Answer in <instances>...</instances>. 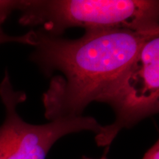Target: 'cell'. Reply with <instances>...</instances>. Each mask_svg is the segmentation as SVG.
<instances>
[{
	"instance_id": "1",
	"label": "cell",
	"mask_w": 159,
	"mask_h": 159,
	"mask_svg": "<svg viewBox=\"0 0 159 159\" xmlns=\"http://www.w3.org/2000/svg\"><path fill=\"white\" fill-rule=\"evenodd\" d=\"M35 50L30 58L43 73L58 71L43 95L49 121L83 116L85 108L136 57L156 32L111 29L86 30L80 39H66L31 30Z\"/></svg>"
},
{
	"instance_id": "2",
	"label": "cell",
	"mask_w": 159,
	"mask_h": 159,
	"mask_svg": "<svg viewBox=\"0 0 159 159\" xmlns=\"http://www.w3.org/2000/svg\"><path fill=\"white\" fill-rule=\"evenodd\" d=\"M19 22L55 36L66 30L159 31L156 0H21Z\"/></svg>"
},
{
	"instance_id": "3",
	"label": "cell",
	"mask_w": 159,
	"mask_h": 159,
	"mask_svg": "<svg viewBox=\"0 0 159 159\" xmlns=\"http://www.w3.org/2000/svg\"><path fill=\"white\" fill-rule=\"evenodd\" d=\"M115 113L114 122L95 135L99 147H109L121 130L131 128L159 111V34L146 41L136 57L97 97Z\"/></svg>"
},
{
	"instance_id": "4",
	"label": "cell",
	"mask_w": 159,
	"mask_h": 159,
	"mask_svg": "<svg viewBox=\"0 0 159 159\" xmlns=\"http://www.w3.org/2000/svg\"><path fill=\"white\" fill-rule=\"evenodd\" d=\"M0 97L5 108V119L0 125V159H46L53 144L68 134L92 131L101 125L92 116L60 118L43 125H32L18 114L16 106L27 99L23 91H15L8 72L0 83Z\"/></svg>"
},
{
	"instance_id": "5",
	"label": "cell",
	"mask_w": 159,
	"mask_h": 159,
	"mask_svg": "<svg viewBox=\"0 0 159 159\" xmlns=\"http://www.w3.org/2000/svg\"><path fill=\"white\" fill-rule=\"evenodd\" d=\"M9 42H16L33 46L32 32L30 30L26 34L19 35V36H12V35L6 34L2 28V25H0V44Z\"/></svg>"
},
{
	"instance_id": "6",
	"label": "cell",
	"mask_w": 159,
	"mask_h": 159,
	"mask_svg": "<svg viewBox=\"0 0 159 159\" xmlns=\"http://www.w3.org/2000/svg\"><path fill=\"white\" fill-rule=\"evenodd\" d=\"M21 0H0V25L7 19L13 11H19Z\"/></svg>"
},
{
	"instance_id": "7",
	"label": "cell",
	"mask_w": 159,
	"mask_h": 159,
	"mask_svg": "<svg viewBox=\"0 0 159 159\" xmlns=\"http://www.w3.org/2000/svg\"><path fill=\"white\" fill-rule=\"evenodd\" d=\"M142 159H159V140L145 152Z\"/></svg>"
},
{
	"instance_id": "8",
	"label": "cell",
	"mask_w": 159,
	"mask_h": 159,
	"mask_svg": "<svg viewBox=\"0 0 159 159\" xmlns=\"http://www.w3.org/2000/svg\"><path fill=\"white\" fill-rule=\"evenodd\" d=\"M82 159H92V158H87V157H83V158ZM99 159H107V158H106V157H105V156H103V157H102V158H99Z\"/></svg>"
}]
</instances>
